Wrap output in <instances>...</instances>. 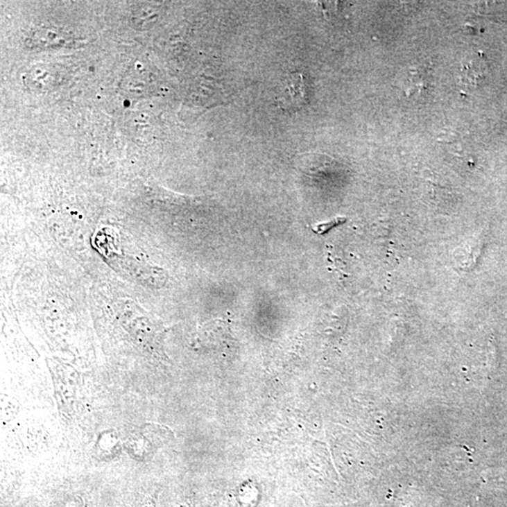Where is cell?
I'll list each match as a JSON object with an SVG mask.
<instances>
[{"instance_id":"obj_1","label":"cell","mask_w":507,"mask_h":507,"mask_svg":"<svg viewBox=\"0 0 507 507\" xmlns=\"http://www.w3.org/2000/svg\"><path fill=\"white\" fill-rule=\"evenodd\" d=\"M345 221H346V218H343V217H336V218L331 220V221L321 223V224L314 225V227H313V230H314V232H317L318 234H325V233L329 232L331 228L336 227L337 225L342 224V223Z\"/></svg>"}]
</instances>
